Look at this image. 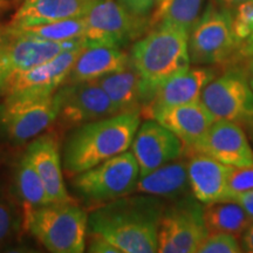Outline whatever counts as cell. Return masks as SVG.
I'll return each mask as SVG.
<instances>
[{
  "label": "cell",
  "instance_id": "33",
  "mask_svg": "<svg viewBox=\"0 0 253 253\" xmlns=\"http://www.w3.org/2000/svg\"><path fill=\"white\" fill-rule=\"evenodd\" d=\"M88 251L94 253H121V251L115 245H113L112 243H109L108 240L95 236H90Z\"/></svg>",
  "mask_w": 253,
  "mask_h": 253
},
{
  "label": "cell",
  "instance_id": "8",
  "mask_svg": "<svg viewBox=\"0 0 253 253\" xmlns=\"http://www.w3.org/2000/svg\"><path fill=\"white\" fill-rule=\"evenodd\" d=\"M208 236L202 203L194 196H184L164 208L158 226L157 252L197 253Z\"/></svg>",
  "mask_w": 253,
  "mask_h": 253
},
{
  "label": "cell",
  "instance_id": "24",
  "mask_svg": "<svg viewBox=\"0 0 253 253\" xmlns=\"http://www.w3.org/2000/svg\"><path fill=\"white\" fill-rule=\"evenodd\" d=\"M204 224L209 233H230L242 238L252 220L242 205L233 199H220L204 204Z\"/></svg>",
  "mask_w": 253,
  "mask_h": 253
},
{
  "label": "cell",
  "instance_id": "40",
  "mask_svg": "<svg viewBox=\"0 0 253 253\" xmlns=\"http://www.w3.org/2000/svg\"><path fill=\"white\" fill-rule=\"evenodd\" d=\"M9 7L8 0H0V12H4Z\"/></svg>",
  "mask_w": 253,
  "mask_h": 253
},
{
  "label": "cell",
  "instance_id": "42",
  "mask_svg": "<svg viewBox=\"0 0 253 253\" xmlns=\"http://www.w3.org/2000/svg\"><path fill=\"white\" fill-rule=\"evenodd\" d=\"M252 140H253V132H252Z\"/></svg>",
  "mask_w": 253,
  "mask_h": 253
},
{
  "label": "cell",
  "instance_id": "16",
  "mask_svg": "<svg viewBox=\"0 0 253 253\" xmlns=\"http://www.w3.org/2000/svg\"><path fill=\"white\" fill-rule=\"evenodd\" d=\"M214 71L216 69L211 66H190L172 75L157 88L153 99L142 109L141 114L148 119H154L162 110L199 101L205 86L217 77Z\"/></svg>",
  "mask_w": 253,
  "mask_h": 253
},
{
  "label": "cell",
  "instance_id": "4",
  "mask_svg": "<svg viewBox=\"0 0 253 253\" xmlns=\"http://www.w3.org/2000/svg\"><path fill=\"white\" fill-rule=\"evenodd\" d=\"M27 210L28 231L49 252L81 253L86 250L88 214L73 201Z\"/></svg>",
  "mask_w": 253,
  "mask_h": 253
},
{
  "label": "cell",
  "instance_id": "34",
  "mask_svg": "<svg viewBox=\"0 0 253 253\" xmlns=\"http://www.w3.org/2000/svg\"><path fill=\"white\" fill-rule=\"evenodd\" d=\"M253 53V32L248 39H246L242 45H239L237 48L236 53L233 54L232 59L230 60L227 65H239L240 62L244 61L245 59H248L250 55Z\"/></svg>",
  "mask_w": 253,
  "mask_h": 253
},
{
  "label": "cell",
  "instance_id": "23",
  "mask_svg": "<svg viewBox=\"0 0 253 253\" xmlns=\"http://www.w3.org/2000/svg\"><path fill=\"white\" fill-rule=\"evenodd\" d=\"M190 190L188 160H177L157 168L140 177L135 192L158 198L177 199L186 196Z\"/></svg>",
  "mask_w": 253,
  "mask_h": 253
},
{
  "label": "cell",
  "instance_id": "13",
  "mask_svg": "<svg viewBox=\"0 0 253 253\" xmlns=\"http://www.w3.org/2000/svg\"><path fill=\"white\" fill-rule=\"evenodd\" d=\"M198 153L233 168L253 164V149L240 123L216 120L207 132L184 154Z\"/></svg>",
  "mask_w": 253,
  "mask_h": 253
},
{
  "label": "cell",
  "instance_id": "35",
  "mask_svg": "<svg viewBox=\"0 0 253 253\" xmlns=\"http://www.w3.org/2000/svg\"><path fill=\"white\" fill-rule=\"evenodd\" d=\"M12 75V71L9 68V65L6 59L5 53H4V47H2L1 42V36H0V91L4 90V88L7 84Z\"/></svg>",
  "mask_w": 253,
  "mask_h": 253
},
{
  "label": "cell",
  "instance_id": "15",
  "mask_svg": "<svg viewBox=\"0 0 253 253\" xmlns=\"http://www.w3.org/2000/svg\"><path fill=\"white\" fill-rule=\"evenodd\" d=\"M131 150L140 168V177H143L157 168L181 158L184 155V144L156 120L148 119L138 126Z\"/></svg>",
  "mask_w": 253,
  "mask_h": 253
},
{
  "label": "cell",
  "instance_id": "12",
  "mask_svg": "<svg viewBox=\"0 0 253 253\" xmlns=\"http://www.w3.org/2000/svg\"><path fill=\"white\" fill-rule=\"evenodd\" d=\"M55 96L46 99L4 101L0 104V128L14 143L40 135L58 119Z\"/></svg>",
  "mask_w": 253,
  "mask_h": 253
},
{
  "label": "cell",
  "instance_id": "1",
  "mask_svg": "<svg viewBox=\"0 0 253 253\" xmlns=\"http://www.w3.org/2000/svg\"><path fill=\"white\" fill-rule=\"evenodd\" d=\"M163 210L155 196H125L95 209L88 217L89 236L108 240L121 253L157 252Z\"/></svg>",
  "mask_w": 253,
  "mask_h": 253
},
{
  "label": "cell",
  "instance_id": "6",
  "mask_svg": "<svg viewBox=\"0 0 253 253\" xmlns=\"http://www.w3.org/2000/svg\"><path fill=\"white\" fill-rule=\"evenodd\" d=\"M84 18L87 46H108L122 49L150 30V18L130 13L118 0H96Z\"/></svg>",
  "mask_w": 253,
  "mask_h": 253
},
{
  "label": "cell",
  "instance_id": "38",
  "mask_svg": "<svg viewBox=\"0 0 253 253\" xmlns=\"http://www.w3.org/2000/svg\"><path fill=\"white\" fill-rule=\"evenodd\" d=\"M244 1H246V0H212L211 2L216 5L217 7L232 12L237 6L240 5Z\"/></svg>",
  "mask_w": 253,
  "mask_h": 253
},
{
  "label": "cell",
  "instance_id": "28",
  "mask_svg": "<svg viewBox=\"0 0 253 253\" xmlns=\"http://www.w3.org/2000/svg\"><path fill=\"white\" fill-rule=\"evenodd\" d=\"M232 30L238 48L253 32V0H246L233 9Z\"/></svg>",
  "mask_w": 253,
  "mask_h": 253
},
{
  "label": "cell",
  "instance_id": "3",
  "mask_svg": "<svg viewBox=\"0 0 253 253\" xmlns=\"http://www.w3.org/2000/svg\"><path fill=\"white\" fill-rule=\"evenodd\" d=\"M188 41V32L167 25L150 28L135 41L130 59L143 82L145 106L163 82L190 67Z\"/></svg>",
  "mask_w": 253,
  "mask_h": 253
},
{
  "label": "cell",
  "instance_id": "14",
  "mask_svg": "<svg viewBox=\"0 0 253 253\" xmlns=\"http://www.w3.org/2000/svg\"><path fill=\"white\" fill-rule=\"evenodd\" d=\"M0 36L12 74L48 62L68 49L87 46L84 39L53 41L20 33L11 27L0 31Z\"/></svg>",
  "mask_w": 253,
  "mask_h": 253
},
{
  "label": "cell",
  "instance_id": "43",
  "mask_svg": "<svg viewBox=\"0 0 253 253\" xmlns=\"http://www.w3.org/2000/svg\"><path fill=\"white\" fill-rule=\"evenodd\" d=\"M252 121H253V120H252Z\"/></svg>",
  "mask_w": 253,
  "mask_h": 253
},
{
  "label": "cell",
  "instance_id": "25",
  "mask_svg": "<svg viewBox=\"0 0 253 253\" xmlns=\"http://www.w3.org/2000/svg\"><path fill=\"white\" fill-rule=\"evenodd\" d=\"M205 0H161L150 17V28L167 25L190 33L203 13Z\"/></svg>",
  "mask_w": 253,
  "mask_h": 253
},
{
  "label": "cell",
  "instance_id": "36",
  "mask_svg": "<svg viewBox=\"0 0 253 253\" xmlns=\"http://www.w3.org/2000/svg\"><path fill=\"white\" fill-rule=\"evenodd\" d=\"M229 199H233V201H236L237 203L242 205L243 209L245 210V212L248 213L250 219H251L253 223V190L244 192V194L237 195L235 197L229 198Z\"/></svg>",
  "mask_w": 253,
  "mask_h": 253
},
{
  "label": "cell",
  "instance_id": "11",
  "mask_svg": "<svg viewBox=\"0 0 253 253\" xmlns=\"http://www.w3.org/2000/svg\"><path fill=\"white\" fill-rule=\"evenodd\" d=\"M58 118L69 126H82L120 114L96 80L65 84L54 94Z\"/></svg>",
  "mask_w": 253,
  "mask_h": 253
},
{
  "label": "cell",
  "instance_id": "30",
  "mask_svg": "<svg viewBox=\"0 0 253 253\" xmlns=\"http://www.w3.org/2000/svg\"><path fill=\"white\" fill-rule=\"evenodd\" d=\"M253 190V164L248 167L233 168L227 183L226 199Z\"/></svg>",
  "mask_w": 253,
  "mask_h": 253
},
{
  "label": "cell",
  "instance_id": "29",
  "mask_svg": "<svg viewBox=\"0 0 253 253\" xmlns=\"http://www.w3.org/2000/svg\"><path fill=\"white\" fill-rule=\"evenodd\" d=\"M243 252L239 238L230 233H209L199 246L197 253H240Z\"/></svg>",
  "mask_w": 253,
  "mask_h": 253
},
{
  "label": "cell",
  "instance_id": "9",
  "mask_svg": "<svg viewBox=\"0 0 253 253\" xmlns=\"http://www.w3.org/2000/svg\"><path fill=\"white\" fill-rule=\"evenodd\" d=\"M216 77L202 91L201 101L214 120L242 123L253 120V89L239 65Z\"/></svg>",
  "mask_w": 253,
  "mask_h": 253
},
{
  "label": "cell",
  "instance_id": "37",
  "mask_svg": "<svg viewBox=\"0 0 253 253\" xmlns=\"http://www.w3.org/2000/svg\"><path fill=\"white\" fill-rule=\"evenodd\" d=\"M242 249L243 252L253 253V223L250 225L242 236Z\"/></svg>",
  "mask_w": 253,
  "mask_h": 253
},
{
  "label": "cell",
  "instance_id": "20",
  "mask_svg": "<svg viewBox=\"0 0 253 253\" xmlns=\"http://www.w3.org/2000/svg\"><path fill=\"white\" fill-rule=\"evenodd\" d=\"M154 120L172 131L184 144V149L194 145L216 121L201 100L162 110Z\"/></svg>",
  "mask_w": 253,
  "mask_h": 253
},
{
  "label": "cell",
  "instance_id": "41",
  "mask_svg": "<svg viewBox=\"0 0 253 253\" xmlns=\"http://www.w3.org/2000/svg\"><path fill=\"white\" fill-rule=\"evenodd\" d=\"M250 84H251V87H252V89H253V79H250Z\"/></svg>",
  "mask_w": 253,
  "mask_h": 253
},
{
  "label": "cell",
  "instance_id": "2",
  "mask_svg": "<svg viewBox=\"0 0 253 253\" xmlns=\"http://www.w3.org/2000/svg\"><path fill=\"white\" fill-rule=\"evenodd\" d=\"M141 110L120 113L80 126L65 149L66 171L78 175L131 147L141 125Z\"/></svg>",
  "mask_w": 253,
  "mask_h": 253
},
{
  "label": "cell",
  "instance_id": "19",
  "mask_svg": "<svg viewBox=\"0 0 253 253\" xmlns=\"http://www.w3.org/2000/svg\"><path fill=\"white\" fill-rule=\"evenodd\" d=\"M95 1L96 0H25L8 26H33L84 17Z\"/></svg>",
  "mask_w": 253,
  "mask_h": 253
},
{
  "label": "cell",
  "instance_id": "5",
  "mask_svg": "<svg viewBox=\"0 0 253 253\" xmlns=\"http://www.w3.org/2000/svg\"><path fill=\"white\" fill-rule=\"evenodd\" d=\"M138 178L137 161L126 150L78 173L72 185L86 203L100 207L135 192Z\"/></svg>",
  "mask_w": 253,
  "mask_h": 253
},
{
  "label": "cell",
  "instance_id": "32",
  "mask_svg": "<svg viewBox=\"0 0 253 253\" xmlns=\"http://www.w3.org/2000/svg\"><path fill=\"white\" fill-rule=\"evenodd\" d=\"M126 11L137 17L150 18L161 0H118Z\"/></svg>",
  "mask_w": 253,
  "mask_h": 253
},
{
  "label": "cell",
  "instance_id": "17",
  "mask_svg": "<svg viewBox=\"0 0 253 253\" xmlns=\"http://www.w3.org/2000/svg\"><path fill=\"white\" fill-rule=\"evenodd\" d=\"M188 173L190 191L202 204L226 199L227 183L233 167L198 153H189Z\"/></svg>",
  "mask_w": 253,
  "mask_h": 253
},
{
  "label": "cell",
  "instance_id": "39",
  "mask_svg": "<svg viewBox=\"0 0 253 253\" xmlns=\"http://www.w3.org/2000/svg\"><path fill=\"white\" fill-rule=\"evenodd\" d=\"M240 63H243L240 67H243V69L245 71L246 75H248V78H249V80H250V79H253V53L249 56L248 59H245L244 61L240 62Z\"/></svg>",
  "mask_w": 253,
  "mask_h": 253
},
{
  "label": "cell",
  "instance_id": "26",
  "mask_svg": "<svg viewBox=\"0 0 253 253\" xmlns=\"http://www.w3.org/2000/svg\"><path fill=\"white\" fill-rule=\"evenodd\" d=\"M15 182H17L18 194L24 203L27 205V209L53 203L47 194L42 179L36 168L32 166L26 155L21 158L19 163Z\"/></svg>",
  "mask_w": 253,
  "mask_h": 253
},
{
  "label": "cell",
  "instance_id": "31",
  "mask_svg": "<svg viewBox=\"0 0 253 253\" xmlns=\"http://www.w3.org/2000/svg\"><path fill=\"white\" fill-rule=\"evenodd\" d=\"M15 229V214L12 205L0 195V246L11 238Z\"/></svg>",
  "mask_w": 253,
  "mask_h": 253
},
{
  "label": "cell",
  "instance_id": "10",
  "mask_svg": "<svg viewBox=\"0 0 253 253\" xmlns=\"http://www.w3.org/2000/svg\"><path fill=\"white\" fill-rule=\"evenodd\" d=\"M84 48L68 49L48 62L27 71L13 73L2 90L5 101L53 96L65 84L75 60Z\"/></svg>",
  "mask_w": 253,
  "mask_h": 253
},
{
  "label": "cell",
  "instance_id": "21",
  "mask_svg": "<svg viewBox=\"0 0 253 253\" xmlns=\"http://www.w3.org/2000/svg\"><path fill=\"white\" fill-rule=\"evenodd\" d=\"M131 61L121 48L108 46H86L78 55L65 84L97 80L120 71Z\"/></svg>",
  "mask_w": 253,
  "mask_h": 253
},
{
  "label": "cell",
  "instance_id": "22",
  "mask_svg": "<svg viewBox=\"0 0 253 253\" xmlns=\"http://www.w3.org/2000/svg\"><path fill=\"white\" fill-rule=\"evenodd\" d=\"M96 82L115 104L119 113L142 112L145 106L143 82L132 61L120 71L97 79Z\"/></svg>",
  "mask_w": 253,
  "mask_h": 253
},
{
  "label": "cell",
  "instance_id": "18",
  "mask_svg": "<svg viewBox=\"0 0 253 253\" xmlns=\"http://www.w3.org/2000/svg\"><path fill=\"white\" fill-rule=\"evenodd\" d=\"M25 155L42 179L53 203L73 201L63 183L59 143L54 136L46 135L34 140Z\"/></svg>",
  "mask_w": 253,
  "mask_h": 253
},
{
  "label": "cell",
  "instance_id": "27",
  "mask_svg": "<svg viewBox=\"0 0 253 253\" xmlns=\"http://www.w3.org/2000/svg\"><path fill=\"white\" fill-rule=\"evenodd\" d=\"M11 28L20 32V33L30 34V36L39 37L47 40L69 41L84 39V34H86V21H84V17H81L54 21V23L33 25V26Z\"/></svg>",
  "mask_w": 253,
  "mask_h": 253
},
{
  "label": "cell",
  "instance_id": "7",
  "mask_svg": "<svg viewBox=\"0 0 253 253\" xmlns=\"http://www.w3.org/2000/svg\"><path fill=\"white\" fill-rule=\"evenodd\" d=\"M190 61L196 66L227 65L237 50L232 12L209 4L189 33Z\"/></svg>",
  "mask_w": 253,
  "mask_h": 253
}]
</instances>
